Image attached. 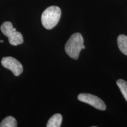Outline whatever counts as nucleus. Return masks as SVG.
<instances>
[{
  "label": "nucleus",
  "mask_w": 127,
  "mask_h": 127,
  "mask_svg": "<svg viewBox=\"0 0 127 127\" xmlns=\"http://www.w3.org/2000/svg\"><path fill=\"white\" fill-rule=\"evenodd\" d=\"M0 42H1V43H2V42H3V40H0Z\"/></svg>",
  "instance_id": "10"
},
{
  "label": "nucleus",
  "mask_w": 127,
  "mask_h": 127,
  "mask_svg": "<svg viewBox=\"0 0 127 127\" xmlns=\"http://www.w3.org/2000/svg\"><path fill=\"white\" fill-rule=\"evenodd\" d=\"M117 84L127 102V82L123 79H120L117 81Z\"/></svg>",
  "instance_id": "9"
},
{
  "label": "nucleus",
  "mask_w": 127,
  "mask_h": 127,
  "mask_svg": "<svg viewBox=\"0 0 127 127\" xmlns=\"http://www.w3.org/2000/svg\"><path fill=\"white\" fill-rule=\"evenodd\" d=\"M1 30L3 34L7 36L11 45H18L23 43V35L20 32L17 31L16 28L13 27L12 24L11 22H4L1 25Z\"/></svg>",
  "instance_id": "3"
},
{
  "label": "nucleus",
  "mask_w": 127,
  "mask_h": 127,
  "mask_svg": "<svg viewBox=\"0 0 127 127\" xmlns=\"http://www.w3.org/2000/svg\"><path fill=\"white\" fill-rule=\"evenodd\" d=\"M78 99L81 102L87 103L99 110L104 111L106 109V105L104 101L98 96L91 94H80L78 96Z\"/></svg>",
  "instance_id": "4"
},
{
  "label": "nucleus",
  "mask_w": 127,
  "mask_h": 127,
  "mask_svg": "<svg viewBox=\"0 0 127 127\" xmlns=\"http://www.w3.org/2000/svg\"><path fill=\"white\" fill-rule=\"evenodd\" d=\"M1 64L4 68L12 71L15 76H19L23 71V66L21 64L13 57H4L1 60Z\"/></svg>",
  "instance_id": "5"
},
{
  "label": "nucleus",
  "mask_w": 127,
  "mask_h": 127,
  "mask_svg": "<svg viewBox=\"0 0 127 127\" xmlns=\"http://www.w3.org/2000/svg\"><path fill=\"white\" fill-rule=\"evenodd\" d=\"M63 117L60 114H56L52 115L47 124V127H61Z\"/></svg>",
  "instance_id": "6"
},
{
  "label": "nucleus",
  "mask_w": 127,
  "mask_h": 127,
  "mask_svg": "<svg viewBox=\"0 0 127 127\" xmlns=\"http://www.w3.org/2000/svg\"><path fill=\"white\" fill-rule=\"evenodd\" d=\"M117 44L120 50L127 56V36L125 35H120L117 38Z\"/></svg>",
  "instance_id": "7"
},
{
  "label": "nucleus",
  "mask_w": 127,
  "mask_h": 127,
  "mask_svg": "<svg viewBox=\"0 0 127 127\" xmlns=\"http://www.w3.org/2000/svg\"><path fill=\"white\" fill-rule=\"evenodd\" d=\"M84 39L80 33H75L69 38L65 45V51L69 57L77 60L82 49H85Z\"/></svg>",
  "instance_id": "1"
},
{
  "label": "nucleus",
  "mask_w": 127,
  "mask_h": 127,
  "mask_svg": "<svg viewBox=\"0 0 127 127\" xmlns=\"http://www.w3.org/2000/svg\"><path fill=\"white\" fill-rule=\"evenodd\" d=\"M61 9L57 6H51L44 10L41 15V23L47 30H51L57 25L61 18Z\"/></svg>",
  "instance_id": "2"
},
{
  "label": "nucleus",
  "mask_w": 127,
  "mask_h": 127,
  "mask_svg": "<svg viewBox=\"0 0 127 127\" xmlns=\"http://www.w3.org/2000/svg\"><path fill=\"white\" fill-rule=\"evenodd\" d=\"M17 127V123L15 118L12 116L5 118L0 123V127Z\"/></svg>",
  "instance_id": "8"
}]
</instances>
